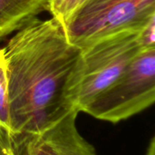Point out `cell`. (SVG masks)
Here are the masks:
<instances>
[{
  "label": "cell",
  "mask_w": 155,
  "mask_h": 155,
  "mask_svg": "<svg viewBox=\"0 0 155 155\" xmlns=\"http://www.w3.org/2000/svg\"><path fill=\"white\" fill-rule=\"evenodd\" d=\"M0 125L9 131L6 64L4 49H0Z\"/></svg>",
  "instance_id": "obj_8"
},
{
  "label": "cell",
  "mask_w": 155,
  "mask_h": 155,
  "mask_svg": "<svg viewBox=\"0 0 155 155\" xmlns=\"http://www.w3.org/2000/svg\"><path fill=\"white\" fill-rule=\"evenodd\" d=\"M3 49L9 132L16 155H21L30 138L76 110L72 85L82 49L68 41L63 24L54 17L35 18Z\"/></svg>",
  "instance_id": "obj_1"
},
{
  "label": "cell",
  "mask_w": 155,
  "mask_h": 155,
  "mask_svg": "<svg viewBox=\"0 0 155 155\" xmlns=\"http://www.w3.org/2000/svg\"><path fill=\"white\" fill-rule=\"evenodd\" d=\"M155 18V0H87L63 24L68 41L81 48L124 31H140Z\"/></svg>",
  "instance_id": "obj_3"
},
{
  "label": "cell",
  "mask_w": 155,
  "mask_h": 155,
  "mask_svg": "<svg viewBox=\"0 0 155 155\" xmlns=\"http://www.w3.org/2000/svg\"><path fill=\"white\" fill-rule=\"evenodd\" d=\"M79 112L72 111L45 131L33 136L21 155H97L76 127Z\"/></svg>",
  "instance_id": "obj_5"
},
{
  "label": "cell",
  "mask_w": 155,
  "mask_h": 155,
  "mask_svg": "<svg viewBox=\"0 0 155 155\" xmlns=\"http://www.w3.org/2000/svg\"><path fill=\"white\" fill-rule=\"evenodd\" d=\"M49 0H0V41L48 11Z\"/></svg>",
  "instance_id": "obj_6"
},
{
  "label": "cell",
  "mask_w": 155,
  "mask_h": 155,
  "mask_svg": "<svg viewBox=\"0 0 155 155\" xmlns=\"http://www.w3.org/2000/svg\"><path fill=\"white\" fill-rule=\"evenodd\" d=\"M155 101V48L143 50L120 76L84 110L113 124L142 113Z\"/></svg>",
  "instance_id": "obj_4"
},
{
  "label": "cell",
  "mask_w": 155,
  "mask_h": 155,
  "mask_svg": "<svg viewBox=\"0 0 155 155\" xmlns=\"http://www.w3.org/2000/svg\"><path fill=\"white\" fill-rule=\"evenodd\" d=\"M87 0H49L48 12L52 17L64 24L67 19Z\"/></svg>",
  "instance_id": "obj_7"
},
{
  "label": "cell",
  "mask_w": 155,
  "mask_h": 155,
  "mask_svg": "<svg viewBox=\"0 0 155 155\" xmlns=\"http://www.w3.org/2000/svg\"><path fill=\"white\" fill-rule=\"evenodd\" d=\"M146 155H155V138L153 137L150 144L148 146L147 152H146Z\"/></svg>",
  "instance_id": "obj_11"
},
{
  "label": "cell",
  "mask_w": 155,
  "mask_h": 155,
  "mask_svg": "<svg viewBox=\"0 0 155 155\" xmlns=\"http://www.w3.org/2000/svg\"><path fill=\"white\" fill-rule=\"evenodd\" d=\"M0 155H16L8 130L0 125Z\"/></svg>",
  "instance_id": "obj_10"
},
{
  "label": "cell",
  "mask_w": 155,
  "mask_h": 155,
  "mask_svg": "<svg viewBox=\"0 0 155 155\" xmlns=\"http://www.w3.org/2000/svg\"><path fill=\"white\" fill-rule=\"evenodd\" d=\"M138 33L121 32L82 49L72 85L73 101L79 113L110 86L143 50Z\"/></svg>",
  "instance_id": "obj_2"
},
{
  "label": "cell",
  "mask_w": 155,
  "mask_h": 155,
  "mask_svg": "<svg viewBox=\"0 0 155 155\" xmlns=\"http://www.w3.org/2000/svg\"><path fill=\"white\" fill-rule=\"evenodd\" d=\"M138 39L143 50L155 48V18L139 31Z\"/></svg>",
  "instance_id": "obj_9"
}]
</instances>
